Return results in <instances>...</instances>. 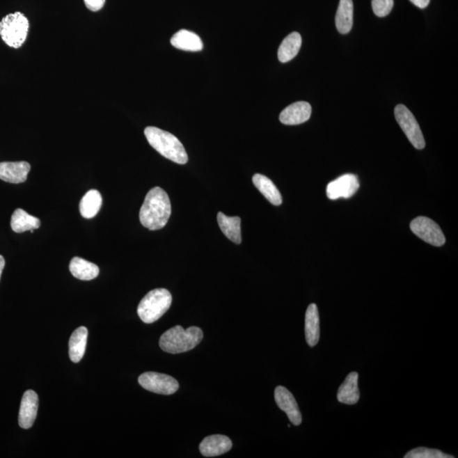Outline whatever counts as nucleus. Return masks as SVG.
Returning a JSON list of instances; mask_svg holds the SVG:
<instances>
[{
  "label": "nucleus",
  "mask_w": 458,
  "mask_h": 458,
  "mask_svg": "<svg viewBox=\"0 0 458 458\" xmlns=\"http://www.w3.org/2000/svg\"><path fill=\"white\" fill-rule=\"evenodd\" d=\"M172 205L168 194L160 187L151 189L147 194L139 212V220L150 230H159L168 223Z\"/></svg>",
  "instance_id": "nucleus-1"
},
{
  "label": "nucleus",
  "mask_w": 458,
  "mask_h": 458,
  "mask_svg": "<svg viewBox=\"0 0 458 458\" xmlns=\"http://www.w3.org/2000/svg\"><path fill=\"white\" fill-rule=\"evenodd\" d=\"M203 340V329L196 326L184 329L177 325L163 333L159 344L161 350L170 354H180L193 350Z\"/></svg>",
  "instance_id": "nucleus-2"
},
{
  "label": "nucleus",
  "mask_w": 458,
  "mask_h": 458,
  "mask_svg": "<svg viewBox=\"0 0 458 458\" xmlns=\"http://www.w3.org/2000/svg\"><path fill=\"white\" fill-rule=\"evenodd\" d=\"M145 135L150 145L168 160L184 165L188 162L187 152L184 145L175 136L160 128L148 127Z\"/></svg>",
  "instance_id": "nucleus-3"
},
{
  "label": "nucleus",
  "mask_w": 458,
  "mask_h": 458,
  "mask_svg": "<svg viewBox=\"0 0 458 458\" xmlns=\"http://www.w3.org/2000/svg\"><path fill=\"white\" fill-rule=\"evenodd\" d=\"M172 294L166 289L150 291L138 306V315L145 324H153L164 315L172 305Z\"/></svg>",
  "instance_id": "nucleus-4"
},
{
  "label": "nucleus",
  "mask_w": 458,
  "mask_h": 458,
  "mask_svg": "<svg viewBox=\"0 0 458 458\" xmlns=\"http://www.w3.org/2000/svg\"><path fill=\"white\" fill-rule=\"evenodd\" d=\"M29 29V20L21 13L8 15L0 22V36L11 48L18 49L24 44Z\"/></svg>",
  "instance_id": "nucleus-5"
},
{
  "label": "nucleus",
  "mask_w": 458,
  "mask_h": 458,
  "mask_svg": "<svg viewBox=\"0 0 458 458\" xmlns=\"http://www.w3.org/2000/svg\"><path fill=\"white\" fill-rule=\"evenodd\" d=\"M395 116L400 127L404 132L414 148L424 149L425 147L424 135H423L416 118L409 109L404 104H398L395 109Z\"/></svg>",
  "instance_id": "nucleus-6"
},
{
  "label": "nucleus",
  "mask_w": 458,
  "mask_h": 458,
  "mask_svg": "<svg viewBox=\"0 0 458 458\" xmlns=\"http://www.w3.org/2000/svg\"><path fill=\"white\" fill-rule=\"evenodd\" d=\"M139 383L146 390L166 395L175 393L180 388V384L172 376L155 372H147L141 374Z\"/></svg>",
  "instance_id": "nucleus-7"
},
{
  "label": "nucleus",
  "mask_w": 458,
  "mask_h": 458,
  "mask_svg": "<svg viewBox=\"0 0 458 458\" xmlns=\"http://www.w3.org/2000/svg\"><path fill=\"white\" fill-rule=\"evenodd\" d=\"M411 230L418 238L434 246H442L445 243V238L439 225L426 216H418L411 221Z\"/></svg>",
  "instance_id": "nucleus-8"
},
{
  "label": "nucleus",
  "mask_w": 458,
  "mask_h": 458,
  "mask_svg": "<svg viewBox=\"0 0 458 458\" xmlns=\"http://www.w3.org/2000/svg\"><path fill=\"white\" fill-rule=\"evenodd\" d=\"M359 180L354 174H345L337 180L329 182L327 186L329 199L337 200L340 198H350L355 195L359 189Z\"/></svg>",
  "instance_id": "nucleus-9"
},
{
  "label": "nucleus",
  "mask_w": 458,
  "mask_h": 458,
  "mask_svg": "<svg viewBox=\"0 0 458 458\" xmlns=\"http://www.w3.org/2000/svg\"><path fill=\"white\" fill-rule=\"evenodd\" d=\"M274 397L279 409L285 411L290 421L294 425H300L302 421L301 413L292 393L285 387L278 386L275 389Z\"/></svg>",
  "instance_id": "nucleus-10"
},
{
  "label": "nucleus",
  "mask_w": 458,
  "mask_h": 458,
  "mask_svg": "<svg viewBox=\"0 0 458 458\" xmlns=\"http://www.w3.org/2000/svg\"><path fill=\"white\" fill-rule=\"evenodd\" d=\"M38 409V397L36 392L26 390L23 395L20 411H19V425L22 429H30L36 420Z\"/></svg>",
  "instance_id": "nucleus-11"
},
{
  "label": "nucleus",
  "mask_w": 458,
  "mask_h": 458,
  "mask_svg": "<svg viewBox=\"0 0 458 458\" xmlns=\"http://www.w3.org/2000/svg\"><path fill=\"white\" fill-rule=\"evenodd\" d=\"M31 170L29 162L0 163V180L10 184H22L26 180Z\"/></svg>",
  "instance_id": "nucleus-12"
},
{
  "label": "nucleus",
  "mask_w": 458,
  "mask_h": 458,
  "mask_svg": "<svg viewBox=\"0 0 458 458\" xmlns=\"http://www.w3.org/2000/svg\"><path fill=\"white\" fill-rule=\"evenodd\" d=\"M232 446V441L228 436L213 434L201 441L200 452L205 457H217L230 451Z\"/></svg>",
  "instance_id": "nucleus-13"
},
{
  "label": "nucleus",
  "mask_w": 458,
  "mask_h": 458,
  "mask_svg": "<svg viewBox=\"0 0 458 458\" xmlns=\"http://www.w3.org/2000/svg\"><path fill=\"white\" fill-rule=\"evenodd\" d=\"M312 114L310 104L300 102L290 104L281 112L279 120L285 125H299L308 122Z\"/></svg>",
  "instance_id": "nucleus-14"
},
{
  "label": "nucleus",
  "mask_w": 458,
  "mask_h": 458,
  "mask_svg": "<svg viewBox=\"0 0 458 458\" xmlns=\"http://www.w3.org/2000/svg\"><path fill=\"white\" fill-rule=\"evenodd\" d=\"M338 401L347 405H354L359 401L358 374L352 372L339 388Z\"/></svg>",
  "instance_id": "nucleus-15"
},
{
  "label": "nucleus",
  "mask_w": 458,
  "mask_h": 458,
  "mask_svg": "<svg viewBox=\"0 0 458 458\" xmlns=\"http://www.w3.org/2000/svg\"><path fill=\"white\" fill-rule=\"evenodd\" d=\"M305 335L309 347H313L320 339V319L316 304H310L305 317Z\"/></svg>",
  "instance_id": "nucleus-16"
},
{
  "label": "nucleus",
  "mask_w": 458,
  "mask_h": 458,
  "mask_svg": "<svg viewBox=\"0 0 458 458\" xmlns=\"http://www.w3.org/2000/svg\"><path fill=\"white\" fill-rule=\"evenodd\" d=\"M171 44L178 49L197 52L203 49V42L195 33L182 29L171 38Z\"/></svg>",
  "instance_id": "nucleus-17"
},
{
  "label": "nucleus",
  "mask_w": 458,
  "mask_h": 458,
  "mask_svg": "<svg viewBox=\"0 0 458 458\" xmlns=\"http://www.w3.org/2000/svg\"><path fill=\"white\" fill-rule=\"evenodd\" d=\"M217 223H219L221 230L228 239L237 244L242 243V228H240L242 219L239 216H228L223 212H219Z\"/></svg>",
  "instance_id": "nucleus-18"
},
{
  "label": "nucleus",
  "mask_w": 458,
  "mask_h": 458,
  "mask_svg": "<svg viewBox=\"0 0 458 458\" xmlns=\"http://www.w3.org/2000/svg\"><path fill=\"white\" fill-rule=\"evenodd\" d=\"M69 269L73 276L80 281H92L98 277L100 274L98 266L80 258H74L70 262Z\"/></svg>",
  "instance_id": "nucleus-19"
},
{
  "label": "nucleus",
  "mask_w": 458,
  "mask_h": 458,
  "mask_svg": "<svg viewBox=\"0 0 458 458\" xmlns=\"http://www.w3.org/2000/svg\"><path fill=\"white\" fill-rule=\"evenodd\" d=\"M88 329L85 327L77 329L69 340V356L73 363H79L86 351Z\"/></svg>",
  "instance_id": "nucleus-20"
},
{
  "label": "nucleus",
  "mask_w": 458,
  "mask_h": 458,
  "mask_svg": "<svg viewBox=\"0 0 458 458\" xmlns=\"http://www.w3.org/2000/svg\"><path fill=\"white\" fill-rule=\"evenodd\" d=\"M40 220L38 217L29 214L24 210L21 208L15 210L13 216H11V228L17 234L34 230V229L40 228Z\"/></svg>",
  "instance_id": "nucleus-21"
},
{
  "label": "nucleus",
  "mask_w": 458,
  "mask_h": 458,
  "mask_svg": "<svg viewBox=\"0 0 458 458\" xmlns=\"http://www.w3.org/2000/svg\"><path fill=\"white\" fill-rule=\"evenodd\" d=\"M252 181H253L256 189L265 196L271 204L274 205H281L282 204L281 194L269 177L262 175V174H255L252 177Z\"/></svg>",
  "instance_id": "nucleus-22"
},
{
  "label": "nucleus",
  "mask_w": 458,
  "mask_h": 458,
  "mask_svg": "<svg viewBox=\"0 0 458 458\" xmlns=\"http://www.w3.org/2000/svg\"><path fill=\"white\" fill-rule=\"evenodd\" d=\"M353 9L352 0H340L335 17L337 30L340 33H350L353 26Z\"/></svg>",
  "instance_id": "nucleus-23"
},
{
  "label": "nucleus",
  "mask_w": 458,
  "mask_h": 458,
  "mask_svg": "<svg viewBox=\"0 0 458 458\" xmlns=\"http://www.w3.org/2000/svg\"><path fill=\"white\" fill-rule=\"evenodd\" d=\"M301 36L300 33H292L288 35L282 42L278 49V57L282 63H286L297 56L301 46Z\"/></svg>",
  "instance_id": "nucleus-24"
},
{
  "label": "nucleus",
  "mask_w": 458,
  "mask_h": 458,
  "mask_svg": "<svg viewBox=\"0 0 458 458\" xmlns=\"http://www.w3.org/2000/svg\"><path fill=\"white\" fill-rule=\"evenodd\" d=\"M102 205V197L98 190L92 189L85 194L81 200L79 210L84 219H90L100 212Z\"/></svg>",
  "instance_id": "nucleus-25"
},
{
  "label": "nucleus",
  "mask_w": 458,
  "mask_h": 458,
  "mask_svg": "<svg viewBox=\"0 0 458 458\" xmlns=\"http://www.w3.org/2000/svg\"><path fill=\"white\" fill-rule=\"evenodd\" d=\"M405 458H453V456H450L448 454L439 451L436 449H429L426 448H418L411 450L407 452L404 457Z\"/></svg>",
  "instance_id": "nucleus-26"
},
{
  "label": "nucleus",
  "mask_w": 458,
  "mask_h": 458,
  "mask_svg": "<svg viewBox=\"0 0 458 458\" xmlns=\"http://www.w3.org/2000/svg\"><path fill=\"white\" fill-rule=\"evenodd\" d=\"M394 0H372V10L377 17H384L390 13Z\"/></svg>",
  "instance_id": "nucleus-27"
},
{
  "label": "nucleus",
  "mask_w": 458,
  "mask_h": 458,
  "mask_svg": "<svg viewBox=\"0 0 458 458\" xmlns=\"http://www.w3.org/2000/svg\"><path fill=\"white\" fill-rule=\"evenodd\" d=\"M84 3L88 10L98 11L102 9L106 0H84Z\"/></svg>",
  "instance_id": "nucleus-28"
},
{
  "label": "nucleus",
  "mask_w": 458,
  "mask_h": 458,
  "mask_svg": "<svg viewBox=\"0 0 458 458\" xmlns=\"http://www.w3.org/2000/svg\"><path fill=\"white\" fill-rule=\"evenodd\" d=\"M410 1L420 9H425L429 5L430 0H410Z\"/></svg>",
  "instance_id": "nucleus-29"
},
{
  "label": "nucleus",
  "mask_w": 458,
  "mask_h": 458,
  "mask_svg": "<svg viewBox=\"0 0 458 458\" xmlns=\"http://www.w3.org/2000/svg\"><path fill=\"white\" fill-rule=\"evenodd\" d=\"M5 266H6V260L5 258H3L1 255H0V278H1V275L3 269H5Z\"/></svg>",
  "instance_id": "nucleus-30"
}]
</instances>
